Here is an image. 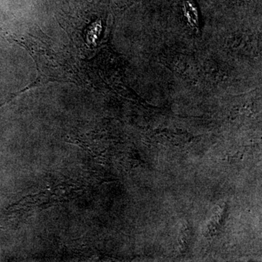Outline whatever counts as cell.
Instances as JSON below:
<instances>
[{"instance_id": "cell-1", "label": "cell", "mask_w": 262, "mask_h": 262, "mask_svg": "<svg viewBox=\"0 0 262 262\" xmlns=\"http://www.w3.org/2000/svg\"><path fill=\"white\" fill-rule=\"evenodd\" d=\"M184 15L187 19L188 24L191 28L198 29L199 28V14L195 3L193 0H184L183 5Z\"/></svg>"}]
</instances>
